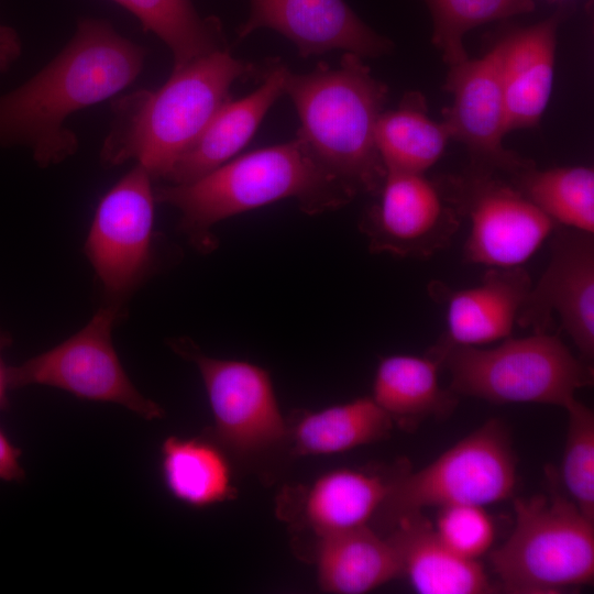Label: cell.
I'll use <instances>...</instances> for the list:
<instances>
[{
  "mask_svg": "<svg viewBox=\"0 0 594 594\" xmlns=\"http://www.w3.org/2000/svg\"><path fill=\"white\" fill-rule=\"evenodd\" d=\"M146 52L106 20L84 18L66 46L38 73L0 96V146H25L48 167L74 155L76 134L65 125L75 112L129 87Z\"/></svg>",
  "mask_w": 594,
  "mask_h": 594,
  "instance_id": "obj_1",
  "label": "cell"
},
{
  "mask_svg": "<svg viewBox=\"0 0 594 594\" xmlns=\"http://www.w3.org/2000/svg\"><path fill=\"white\" fill-rule=\"evenodd\" d=\"M154 195L180 212V229L202 252L216 246L211 228L241 212L295 199L304 212L317 215L355 197L299 133L289 142L232 158L190 183L157 187Z\"/></svg>",
  "mask_w": 594,
  "mask_h": 594,
  "instance_id": "obj_2",
  "label": "cell"
},
{
  "mask_svg": "<svg viewBox=\"0 0 594 594\" xmlns=\"http://www.w3.org/2000/svg\"><path fill=\"white\" fill-rule=\"evenodd\" d=\"M256 66L216 50L179 69L155 90L142 89L112 102L113 120L100 158L109 166L134 160L153 179L167 176L176 160L230 100L238 79Z\"/></svg>",
  "mask_w": 594,
  "mask_h": 594,
  "instance_id": "obj_3",
  "label": "cell"
},
{
  "mask_svg": "<svg viewBox=\"0 0 594 594\" xmlns=\"http://www.w3.org/2000/svg\"><path fill=\"white\" fill-rule=\"evenodd\" d=\"M300 120L299 133L316 156L354 196L377 195L386 168L375 143V127L387 88L362 57L345 53L339 65L288 73L285 92Z\"/></svg>",
  "mask_w": 594,
  "mask_h": 594,
  "instance_id": "obj_4",
  "label": "cell"
},
{
  "mask_svg": "<svg viewBox=\"0 0 594 594\" xmlns=\"http://www.w3.org/2000/svg\"><path fill=\"white\" fill-rule=\"evenodd\" d=\"M432 354L444 362L455 394L495 404L534 403L566 408L578 389L592 385L590 363L576 359L557 334L534 332L506 338L491 349L444 346Z\"/></svg>",
  "mask_w": 594,
  "mask_h": 594,
  "instance_id": "obj_5",
  "label": "cell"
},
{
  "mask_svg": "<svg viewBox=\"0 0 594 594\" xmlns=\"http://www.w3.org/2000/svg\"><path fill=\"white\" fill-rule=\"evenodd\" d=\"M515 526L490 560L512 594L558 593L594 576V521L558 492L514 501Z\"/></svg>",
  "mask_w": 594,
  "mask_h": 594,
  "instance_id": "obj_6",
  "label": "cell"
},
{
  "mask_svg": "<svg viewBox=\"0 0 594 594\" xmlns=\"http://www.w3.org/2000/svg\"><path fill=\"white\" fill-rule=\"evenodd\" d=\"M515 485L509 432L492 419L421 470L395 477L381 509L395 522L431 506L502 502L512 496Z\"/></svg>",
  "mask_w": 594,
  "mask_h": 594,
  "instance_id": "obj_7",
  "label": "cell"
},
{
  "mask_svg": "<svg viewBox=\"0 0 594 594\" xmlns=\"http://www.w3.org/2000/svg\"><path fill=\"white\" fill-rule=\"evenodd\" d=\"M118 314L119 307L109 304L62 343L9 366L10 389L50 386L80 399L121 405L148 421L163 418V408L138 391L118 358L111 339Z\"/></svg>",
  "mask_w": 594,
  "mask_h": 594,
  "instance_id": "obj_8",
  "label": "cell"
},
{
  "mask_svg": "<svg viewBox=\"0 0 594 594\" xmlns=\"http://www.w3.org/2000/svg\"><path fill=\"white\" fill-rule=\"evenodd\" d=\"M170 348L196 364L221 446L251 455L287 439L288 426L266 370L245 361L208 356L186 338L173 340Z\"/></svg>",
  "mask_w": 594,
  "mask_h": 594,
  "instance_id": "obj_9",
  "label": "cell"
},
{
  "mask_svg": "<svg viewBox=\"0 0 594 594\" xmlns=\"http://www.w3.org/2000/svg\"><path fill=\"white\" fill-rule=\"evenodd\" d=\"M153 178L136 164L101 198L85 253L110 304L120 307L151 265L155 195Z\"/></svg>",
  "mask_w": 594,
  "mask_h": 594,
  "instance_id": "obj_10",
  "label": "cell"
},
{
  "mask_svg": "<svg viewBox=\"0 0 594 594\" xmlns=\"http://www.w3.org/2000/svg\"><path fill=\"white\" fill-rule=\"evenodd\" d=\"M360 229L372 252L428 257L451 242L458 215L424 174L387 170Z\"/></svg>",
  "mask_w": 594,
  "mask_h": 594,
  "instance_id": "obj_11",
  "label": "cell"
},
{
  "mask_svg": "<svg viewBox=\"0 0 594 594\" xmlns=\"http://www.w3.org/2000/svg\"><path fill=\"white\" fill-rule=\"evenodd\" d=\"M590 363L594 356V239L565 228L556 233L549 264L531 286L517 322L534 332L547 331L552 315Z\"/></svg>",
  "mask_w": 594,
  "mask_h": 594,
  "instance_id": "obj_12",
  "label": "cell"
},
{
  "mask_svg": "<svg viewBox=\"0 0 594 594\" xmlns=\"http://www.w3.org/2000/svg\"><path fill=\"white\" fill-rule=\"evenodd\" d=\"M462 207L470 220L465 257L492 268L519 267L557 226L520 190L486 178L473 182Z\"/></svg>",
  "mask_w": 594,
  "mask_h": 594,
  "instance_id": "obj_13",
  "label": "cell"
},
{
  "mask_svg": "<svg viewBox=\"0 0 594 594\" xmlns=\"http://www.w3.org/2000/svg\"><path fill=\"white\" fill-rule=\"evenodd\" d=\"M446 86L453 97L443 121L451 138L494 167L520 173L531 166L503 146L508 128L499 41L484 56L450 66Z\"/></svg>",
  "mask_w": 594,
  "mask_h": 594,
  "instance_id": "obj_14",
  "label": "cell"
},
{
  "mask_svg": "<svg viewBox=\"0 0 594 594\" xmlns=\"http://www.w3.org/2000/svg\"><path fill=\"white\" fill-rule=\"evenodd\" d=\"M251 10L238 37L258 29L274 30L292 41L302 57L344 51L360 57H378L392 50L382 36L344 0H250Z\"/></svg>",
  "mask_w": 594,
  "mask_h": 594,
  "instance_id": "obj_15",
  "label": "cell"
},
{
  "mask_svg": "<svg viewBox=\"0 0 594 594\" xmlns=\"http://www.w3.org/2000/svg\"><path fill=\"white\" fill-rule=\"evenodd\" d=\"M529 274L519 267L492 268L475 286L451 290L433 284L430 292L444 305V346H477L504 340L531 288Z\"/></svg>",
  "mask_w": 594,
  "mask_h": 594,
  "instance_id": "obj_16",
  "label": "cell"
},
{
  "mask_svg": "<svg viewBox=\"0 0 594 594\" xmlns=\"http://www.w3.org/2000/svg\"><path fill=\"white\" fill-rule=\"evenodd\" d=\"M290 70L271 64L257 89L239 100H228L199 138L176 160L165 180L178 185L196 180L232 160L251 140L276 99L285 92Z\"/></svg>",
  "mask_w": 594,
  "mask_h": 594,
  "instance_id": "obj_17",
  "label": "cell"
},
{
  "mask_svg": "<svg viewBox=\"0 0 594 594\" xmlns=\"http://www.w3.org/2000/svg\"><path fill=\"white\" fill-rule=\"evenodd\" d=\"M561 15L559 11L499 40L508 132L534 127L547 108L553 87Z\"/></svg>",
  "mask_w": 594,
  "mask_h": 594,
  "instance_id": "obj_18",
  "label": "cell"
},
{
  "mask_svg": "<svg viewBox=\"0 0 594 594\" xmlns=\"http://www.w3.org/2000/svg\"><path fill=\"white\" fill-rule=\"evenodd\" d=\"M389 536L406 574L420 594H483L494 592L476 560L449 549L421 512L398 518Z\"/></svg>",
  "mask_w": 594,
  "mask_h": 594,
  "instance_id": "obj_19",
  "label": "cell"
},
{
  "mask_svg": "<svg viewBox=\"0 0 594 594\" xmlns=\"http://www.w3.org/2000/svg\"><path fill=\"white\" fill-rule=\"evenodd\" d=\"M316 566L320 588L334 594L367 593L403 575L389 537L366 525L318 538Z\"/></svg>",
  "mask_w": 594,
  "mask_h": 594,
  "instance_id": "obj_20",
  "label": "cell"
},
{
  "mask_svg": "<svg viewBox=\"0 0 594 594\" xmlns=\"http://www.w3.org/2000/svg\"><path fill=\"white\" fill-rule=\"evenodd\" d=\"M436 355L394 354L383 358L376 369L372 398L404 431L416 430L430 417L448 416L457 405V394L439 382Z\"/></svg>",
  "mask_w": 594,
  "mask_h": 594,
  "instance_id": "obj_21",
  "label": "cell"
},
{
  "mask_svg": "<svg viewBox=\"0 0 594 594\" xmlns=\"http://www.w3.org/2000/svg\"><path fill=\"white\" fill-rule=\"evenodd\" d=\"M394 477L354 469H336L299 493V521L317 538L365 526L381 509Z\"/></svg>",
  "mask_w": 594,
  "mask_h": 594,
  "instance_id": "obj_22",
  "label": "cell"
},
{
  "mask_svg": "<svg viewBox=\"0 0 594 594\" xmlns=\"http://www.w3.org/2000/svg\"><path fill=\"white\" fill-rule=\"evenodd\" d=\"M394 425L372 396L307 411L288 428L296 455H324L352 450L389 437Z\"/></svg>",
  "mask_w": 594,
  "mask_h": 594,
  "instance_id": "obj_23",
  "label": "cell"
},
{
  "mask_svg": "<svg viewBox=\"0 0 594 594\" xmlns=\"http://www.w3.org/2000/svg\"><path fill=\"white\" fill-rule=\"evenodd\" d=\"M161 475L178 502L205 508L235 497L228 459L202 438L167 437L161 446Z\"/></svg>",
  "mask_w": 594,
  "mask_h": 594,
  "instance_id": "obj_24",
  "label": "cell"
},
{
  "mask_svg": "<svg viewBox=\"0 0 594 594\" xmlns=\"http://www.w3.org/2000/svg\"><path fill=\"white\" fill-rule=\"evenodd\" d=\"M155 34L169 48L173 70L223 48V36L217 18H202L191 0H113Z\"/></svg>",
  "mask_w": 594,
  "mask_h": 594,
  "instance_id": "obj_25",
  "label": "cell"
},
{
  "mask_svg": "<svg viewBox=\"0 0 594 594\" xmlns=\"http://www.w3.org/2000/svg\"><path fill=\"white\" fill-rule=\"evenodd\" d=\"M449 139L444 122L438 123L424 110L407 105L383 111L375 127V143L386 172L424 174L441 157Z\"/></svg>",
  "mask_w": 594,
  "mask_h": 594,
  "instance_id": "obj_26",
  "label": "cell"
},
{
  "mask_svg": "<svg viewBox=\"0 0 594 594\" xmlns=\"http://www.w3.org/2000/svg\"><path fill=\"white\" fill-rule=\"evenodd\" d=\"M521 174V193L556 224L594 233V172L590 167L531 166Z\"/></svg>",
  "mask_w": 594,
  "mask_h": 594,
  "instance_id": "obj_27",
  "label": "cell"
},
{
  "mask_svg": "<svg viewBox=\"0 0 594 594\" xmlns=\"http://www.w3.org/2000/svg\"><path fill=\"white\" fill-rule=\"evenodd\" d=\"M432 19V42L449 66L468 58L464 35L479 25L528 13L536 0H424Z\"/></svg>",
  "mask_w": 594,
  "mask_h": 594,
  "instance_id": "obj_28",
  "label": "cell"
},
{
  "mask_svg": "<svg viewBox=\"0 0 594 594\" xmlns=\"http://www.w3.org/2000/svg\"><path fill=\"white\" fill-rule=\"evenodd\" d=\"M565 410L569 420L562 479L570 499L594 521V414L576 398Z\"/></svg>",
  "mask_w": 594,
  "mask_h": 594,
  "instance_id": "obj_29",
  "label": "cell"
},
{
  "mask_svg": "<svg viewBox=\"0 0 594 594\" xmlns=\"http://www.w3.org/2000/svg\"><path fill=\"white\" fill-rule=\"evenodd\" d=\"M435 530L449 549L471 560L487 552L495 537L492 518L483 506L472 504L441 507Z\"/></svg>",
  "mask_w": 594,
  "mask_h": 594,
  "instance_id": "obj_30",
  "label": "cell"
},
{
  "mask_svg": "<svg viewBox=\"0 0 594 594\" xmlns=\"http://www.w3.org/2000/svg\"><path fill=\"white\" fill-rule=\"evenodd\" d=\"M21 451L0 429V481L21 482L25 477L20 462Z\"/></svg>",
  "mask_w": 594,
  "mask_h": 594,
  "instance_id": "obj_31",
  "label": "cell"
},
{
  "mask_svg": "<svg viewBox=\"0 0 594 594\" xmlns=\"http://www.w3.org/2000/svg\"><path fill=\"white\" fill-rule=\"evenodd\" d=\"M22 43L14 29L0 24V73L7 72L21 56Z\"/></svg>",
  "mask_w": 594,
  "mask_h": 594,
  "instance_id": "obj_32",
  "label": "cell"
},
{
  "mask_svg": "<svg viewBox=\"0 0 594 594\" xmlns=\"http://www.w3.org/2000/svg\"><path fill=\"white\" fill-rule=\"evenodd\" d=\"M11 343V338L0 330V410L9 408L8 392L10 389L8 370L9 366L4 364L2 353L7 346Z\"/></svg>",
  "mask_w": 594,
  "mask_h": 594,
  "instance_id": "obj_33",
  "label": "cell"
}]
</instances>
